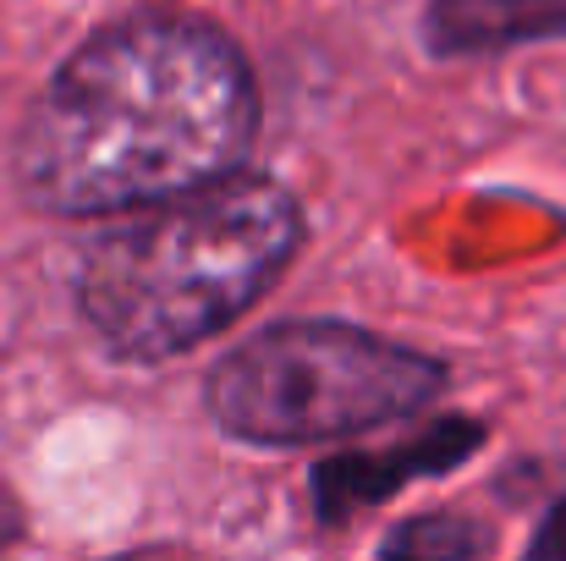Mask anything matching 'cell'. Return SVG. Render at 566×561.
<instances>
[{
    "label": "cell",
    "mask_w": 566,
    "mask_h": 561,
    "mask_svg": "<svg viewBox=\"0 0 566 561\" xmlns=\"http://www.w3.org/2000/svg\"><path fill=\"white\" fill-rule=\"evenodd\" d=\"M259 116V77L226 28L133 11L44 77L11 138V187L66 220L144 209L248 166Z\"/></svg>",
    "instance_id": "obj_1"
},
{
    "label": "cell",
    "mask_w": 566,
    "mask_h": 561,
    "mask_svg": "<svg viewBox=\"0 0 566 561\" xmlns=\"http://www.w3.org/2000/svg\"><path fill=\"white\" fill-rule=\"evenodd\" d=\"M308 242L303 204L270 172H226L94 231L72 298L122 364H166L231 331Z\"/></svg>",
    "instance_id": "obj_2"
},
{
    "label": "cell",
    "mask_w": 566,
    "mask_h": 561,
    "mask_svg": "<svg viewBox=\"0 0 566 561\" xmlns=\"http://www.w3.org/2000/svg\"><path fill=\"white\" fill-rule=\"evenodd\" d=\"M451 364L353 320H275L203 370V413L226 440L292 451L418 418Z\"/></svg>",
    "instance_id": "obj_3"
},
{
    "label": "cell",
    "mask_w": 566,
    "mask_h": 561,
    "mask_svg": "<svg viewBox=\"0 0 566 561\" xmlns=\"http://www.w3.org/2000/svg\"><path fill=\"white\" fill-rule=\"evenodd\" d=\"M484 446H490V424L468 418V413H451V418H434V424H423L418 435H407V440H396L385 451H331V457H319L308 468L314 518L325 529H347L369 507L396 501L407 485L457 474Z\"/></svg>",
    "instance_id": "obj_4"
},
{
    "label": "cell",
    "mask_w": 566,
    "mask_h": 561,
    "mask_svg": "<svg viewBox=\"0 0 566 561\" xmlns=\"http://www.w3.org/2000/svg\"><path fill=\"white\" fill-rule=\"evenodd\" d=\"M566 39V0H423L418 44L429 61H490Z\"/></svg>",
    "instance_id": "obj_5"
},
{
    "label": "cell",
    "mask_w": 566,
    "mask_h": 561,
    "mask_svg": "<svg viewBox=\"0 0 566 561\" xmlns=\"http://www.w3.org/2000/svg\"><path fill=\"white\" fill-rule=\"evenodd\" d=\"M501 534L473 518V512H418V518H401L385 540H379V557L385 561H423V557H440V561H484L495 557Z\"/></svg>",
    "instance_id": "obj_6"
},
{
    "label": "cell",
    "mask_w": 566,
    "mask_h": 561,
    "mask_svg": "<svg viewBox=\"0 0 566 561\" xmlns=\"http://www.w3.org/2000/svg\"><path fill=\"white\" fill-rule=\"evenodd\" d=\"M523 557L528 561H566V496L539 518V529L528 534Z\"/></svg>",
    "instance_id": "obj_7"
},
{
    "label": "cell",
    "mask_w": 566,
    "mask_h": 561,
    "mask_svg": "<svg viewBox=\"0 0 566 561\" xmlns=\"http://www.w3.org/2000/svg\"><path fill=\"white\" fill-rule=\"evenodd\" d=\"M22 534H28V512H22V501L11 496V485L0 479V551L22 546Z\"/></svg>",
    "instance_id": "obj_8"
}]
</instances>
